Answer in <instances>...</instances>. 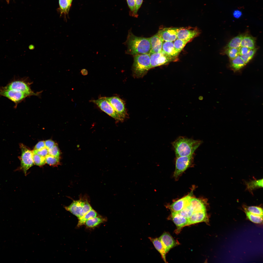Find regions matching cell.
Masks as SVG:
<instances>
[{
	"label": "cell",
	"mask_w": 263,
	"mask_h": 263,
	"mask_svg": "<svg viewBox=\"0 0 263 263\" xmlns=\"http://www.w3.org/2000/svg\"><path fill=\"white\" fill-rule=\"evenodd\" d=\"M126 44V53L133 56L137 55L149 54L151 46L149 38L137 36L129 31Z\"/></svg>",
	"instance_id": "cell-1"
},
{
	"label": "cell",
	"mask_w": 263,
	"mask_h": 263,
	"mask_svg": "<svg viewBox=\"0 0 263 263\" xmlns=\"http://www.w3.org/2000/svg\"><path fill=\"white\" fill-rule=\"evenodd\" d=\"M202 143L183 136L178 138L172 143L176 157L188 156L194 154L195 150Z\"/></svg>",
	"instance_id": "cell-2"
},
{
	"label": "cell",
	"mask_w": 263,
	"mask_h": 263,
	"mask_svg": "<svg viewBox=\"0 0 263 263\" xmlns=\"http://www.w3.org/2000/svg\"><path fill=\"white\" fill-rule=\"evenodd\" d=\"M133 56L132 68L133 75L137 78L142 77L151 68L150 54H140Z\"/></svg>",
	"instance_id": "cell-3"
},
{
	"label": "cell",
	"mask_w": 263,
	"mask_h": 263,
	"mask_svg": "<svg viewBox=\"0 0 263 263\" xmlns=\"http://www.w3.org/2000/svg\"><path fill=\"white\" fill-rule=\"evenodd\" d=\"M21 152L20 157L21 165L20 168L26 175L28 169L33 165V153L31 151L22 143L19 144Z\"/></svg>",
	"instance_id": "cell-4"
},
{
	"label": "cell",
	"mask_w": 263,
	"mask_h": 263,
	"mask_svg": "<svg viewBox=\"0 0 263 263\" xmlns=\"http://www.w3.org/2000/svg\"><path fill=\"white\" fill-rule=\"evenodd\" d=\"M30 84L24 79H16L9 83L4 87L6 88L15 89L21 91L28 96L37 95L38 94L33 92L30 87Z\"/></svg>",
	"instance_id": "cell-5"
},
{
	"label": "cell",
	"mask_w": 263,
	"mask_h": 263,
	"mask_svg": "<svg viewBox=\"0 0 263 263\" xmlns=\"http://www.w3.org/2000/svg\"><path fill=\"white\" fill-rule=\"evenodd\" d=\"M0 96L5 97L13 102L14 107L28 96L23 92L18 90L6 88L4 87H0Z\"/></svg>",
	"instance_id": "cell-6"
},
{
	"label": "cell",
	"mask_w": 263,
	"mask_h": 263,
	"mask_svg": "<svg viewBox=\"0 0 263 263\" xmlns=\"http://www.w3.org/2000/svg\"><path fill=\"white\" fill-rule=\"evenodd\" d=\"M151 68L177 60L178 57L169 56L161 51L150 53Z\"/></svg>",
	"instance_id": "cell-7"
},
{
	"label": "cell",
	"mask_w": 263,
	"mask_h": 263,
	"mask_svg": "<svg viewBox=\"0 0 263 263\" xmlns=\"http://www.w3.org/2000/svg\"><path fill=\"white\" fill-rule=\"evenodd\" d=\"M91 101L96 104L102 111L114 118L117 122L123 121L110 104L103 97Z\"/></svg>",
	"instance_id": "cell-8"
},
{
	"label": "cell",
	"mask_w": 263,
	"mask_h": 263,
	"mask_svg": "<svg viewBox=\"0 0 263 263\" xmlns=\"http://www.w3.org/2000/svg\"><path fill=\"white\" fill-rule=\"evenodd\" d=\"M103 97L110 104L115 111L123 121L128 115L123 101L117 96Z\"/></svg>",
	"instance_id": "cell-9"
},
{
	"label": "cell",
	"mask_w": 263,
	"mask_h": 263,
	"mask_svg": "<svg viewBox=\"0 0 263 263\" xmlns=\"http://www.w3.org/2000/svg\"><path fill=\"white\" fill-rule=\"evenodd\" d=\"M194 155L176 157L174 177L177 178L191 166L194 160Z\"/></svg>",
	"instance_id": "cell-10"
},
{
	"label": "cell",
	"mask_w": 263,
	"mask_h": 263,
	"mask_svg": "<svg viewBox=\"0 0 263 263\" xmlns=\"http://www.w3.org/2000/svg\"><path fill=\"white\" fill-rule=\"evenodd\" d=\"M199 33V30L197 28L191 27L179 28L177 34V38L189 42L197 36Z\"/></svg>",
	"instance_id": "cell-11"
},
{
	"label": "cell",
	"mask_w": 263,
	"mask_h": 263,
	"mask_svg": "<svg viewBox=\"0 0 263 263\" xmlns=\"http://www.w3.org/2000/svg\"><path fill=\"white\" fill-rule=\"evenodd\" d=\"M179 28H165L160 29L158 33L164 41L173 42L177 38Z\"/></svg>",
	"instance_id": "cell-12"
},
{
	"label": "cell",
	"mask_w": 263,
	"mask_h": 263,
	"mask_svg": "<svg viewBox=\"0 0 263 263\" xmlns=\"http://www.w3.org/2000/svg\"><path fill=\"white\" fill-rule=\"evenodd\" d=\"M159 238L167 253L171 249L179 244L178 242L175 240L167 232L164 233Z\"/></svg>",
	"instance_id": "cell-13"
},
{
	"label": "cell",
	"mask_w": 263,
	"mask_h": 263,
	"mask_svg": "<svg viewBox=\"0 0 263 263\" xmlns=\"http://www.w3.org/2000/svg\"><path fill=\"white\" fill-rule=\"evenodd\" d=\"M191 193L187 196L176 201L167 206L171 212H178L187 206L189 205V201L191 198Z\"/></svg>",
	"instance_id": "cell-14"
},
{
	"label": "cell",
	"mask_w": 263,
	"mask_h": 263,
	"mask_svg": "<svg viewBox=\"0 0 263 263\" xmlns=\"http://www.w3.org/2000/svg\"><path fill=\"white\" fill-rule=\"evenodd\" d=\"M201 222L207 223L208 218L206 211L194 212L191 217L188 219L187 226Z\"/></svg>",
	"instance_id": "cell-15"
},
{
	"label": "cell",
	"mask_w": 263,
	"mask_h": 263,
	"mask_svg": "<svg viewBox=\"0 0 263 263\" xmlns=\"http://www.w3.org/2000/svg\"><path fill=\"white\" fill-rule=\"evenodd\" d=\"M171 219L176 226V233H178L184 227L187 226L188 219L181 215L178 212H171Z\"/></svg>",
	"instance_id": "cell-16"
},
{
	"label": "cell",
	"mask_w": 263,
	"mask_h": 263,
	"mask_svg": "<svg viewBox=\"0 0 263 263\" xmlns=\"http://www.w3.org/2000/svg\"><path fill=\"white\" fill-rule=\"evenodd\" d=\"M149 39L151 46L150 53H157L161 52L164 41L159 34L157 33L150 38Z\"/></svg>",
	"instance_id": "cell-17"
},
{
	"label": "cell",
	"mask_w": 263,
	"mask_h": 263,
	"mask_svg": "<svg viewBox=\"0 0 263 263\" xmlns=\"http://www.w3.org/2000/svg\"><path fill=\"white\" fill-rule=\"evenodd\" d=\"M85 201L82 199L74 200L69 206L65 207H64L66 210L69 211L78 218Z\"/></svg>",
	"instance_id": "cell-18"
},
{
	"label": "cell",
	"mask_w": 263,
	"mask_h": 263,
	"mask_svg": "<svg viewBox=\"0 0 263 263\" xmlns=\"http://www.w3.org/2000/svg\"><path fill=\"white\" fill-rule=\"evenodd\" d=\"M161 51L169 56L174 57H178L179 54L175 49L173 42L164 41Z\"/></svg>",
	"instance_id": "cell-19"
},
{
	"label": "cell",
	"mask_w": 263,
	"mask_h": 263,
	"mask_svg": "<svg viewBox=\"0 0 263 263\" xmlns=\"http://www.w3.org/2000/svg\"><path fill=\"white\" fill-rule=\"evenodd\" d=\"M189 205L193 212L206 211L205 204L199 199L191 197L190 200Z\"/></svg>",
	"instance_id": "cell-20"
},
{
	"label": "cell",
	"mask_w": 263,
	"mask_h": 263,
	"mask_svg": "<svg viewBox=\"0 0 263 263\" xmlns=\"http://www.w3.org/2000/svg\"><path fill=\"white\" fill-rule=\"evenodd\" d=\"M149 238L152 242L155 248L161 254L164 261L167 263L166 259L167 253L159 238H153L149 237Z\"/></svg>",
	"instance_id": "cell-21"
},
{
	"label": "cell",
	"mask_w": 263,
	"mask_h": 263,
	"mask_svg": "<svg viewBox=\"0 0 263 263\" xmlns=\"http://www.w3.org/2000/svg\"><path fill=\"white\" fill-rule=\"evenodd\" d=\"M246 65L240 55L235 58L231 60L230 67L233 70L235 71L240 70Z\"/></svg>",
	"instance_id": "cell-22"
},
{
	"label": "cell",
	"mask_w": 263,
	"mask_h": 263,
	"mask_svg": "<svg viewBox=\"0 0 263 263\" xmlns=\"http://www.w3.org/2000/svg\"><path fill=\"white\" fill-rule=\"evenodd\" d=\"M106 220L105 218L101 216H97L87 220L85 222V225L89 228H93Z\"/></svg>",
	"instance_id": "cell-23"
},
{
	"label": "cell",
	"mask_w": 263,
	"mask_h": 263,
	"mask_svg": "<svg viewBox=\"0 0 263 263\" xmlns=\"http://www.w3.org/2000/svg\"><path fill=\"white\" fill-rule=\"evenodd\" d=\"M246 35L241 34L234 38L228 43L226 46L227 48H234L239 49L241 47L242 41L243 38Z\"/></svg>",
	"instance_id": "cell-24"
},
{
	"label": "cell",
	"mask_w": 263,
	"mask_h": 263,
	"mask_svg": "<svg viewBox=\"0 0 263 263\" xmlns=\"http://www.w3.org/2000/svg\"><path fill=\"white\" fill-rule=\"evenodd\" d=\"M255 39L253 37L246 35L243 38L241 47H247L250 49L255 48Z\"/></svg>",
	"instance_id": "cell-25"
},
{
	"label": "cell",
	"mask_w": 263,
	"mask_h": 263,
	"mask_svg": "<svg viewBox=\"0 0 263 263\" xmlns=\"http://www.w3.org/2000/svg\"><path fill=\"white\" fill-rule=\"evenodd\" d=\"M97 213L93 209H91L82 217L78 219V227L80 226L85 224V222L90 219L98 216Z\"/></svg>",
	"instance_id": "cell-26"
},
{
	"label": "cell",
	"mask_w": 263,
	"mask_h": 263,
	"mask_svg": "<svg viewBox=\"0 0 263 263\" xmlns=\"http://www.w3.org/2000/svg\"><path fill=\"white\" fill-rule=\"evenodd\" d=\"M59 4L61 14L68 13L71 3L68 0H59Z\"/></svg>",
	"instance_id": "cell-27"
},
{
	"label": "cell",
	"mask_w": 263,
	"mask_h": 263,
	"mask_svg": "<svg viewBox=\"0 0 263 263\" xmlns=\"http://www.w3.org/2000/svg\"><path fill=\"white\" fill-rule=\"evenodd\" d=\"M244 210L253 214L263 216V209L260 207L255 206H247L244 205Z\"/></svg>",
	"instance_id": "cell-28"
},
{
	"label": "cell",
	"mask_w": 263,
	"mask_h": 263,
	"mask_svg": "<svg viewBox=\"0 0 263 263\" xmlns=\"http://www.w3.org/2000/svg\"><path fill=\"white\" fill-rule=\"evenodd\" d=\"M244 211L247 218L252 222L256 224L262 223L263 216L253 214L246 211Z\"/></svg>",
	"instance_id": "cell-29"
},
{
	"label": "cell",
	"mask_w": 263,
	"mask_h": 263,
	"mask_svg": "<svg viewBox=\"0 0 263 263\" xmlns=\"http://www.w3.org/2000/svg\"><path fill=\"white\" fill-rule=\"evenodd\" d=\"M46 163L52 166L58 165L60 163L59 157L47 154L45 157Z\"/></svg>",
	"instance_id": "cell-30"
},
{
	"label": "cell",
	"mask_w": 263,
	"mask_h": 263,
	"mask_svg": "<svg viewBox=\"0 0 263 263\" xmlns=\"http://www.w3.org/2000/svg\"><path fill=\"white\" fill-rule=\"evenodd\" d=\"M188 42L187 41L177 38L176 39L173 43L174 48L176 51L179 54Z\"/></svg>",
	"instance_id": "cell-31"
},
{
	"label": "cell",
	"mask_w": 263,
	"mask_h": 263,
	"mask_svg": "<svg viewBox=\"0 0 263 263\" xmlns=\"http://www.w3.org/2000/svg\"><path fill=\"white\" fill-rule=\"evenodd\" d=\"M257 50V49L255 48L254 49H251L247 53L241 56L242 59L246 64L252 59L256 52Z\"/></svg>",
	"instance_id": "cell-32"
},
{
	"label": "cell",
	"mask_w": 263,
	"mask_h": 263,
	"mask_svg": "<svg viewBox=\"0 0 263 263\" xmlns=\"http://www.w3.org/2000/svg\"><path fill=\"white\" fill-rule=\"evenodd\" d=\"M247 188L251 190L258 188L263 187V179L252 181L247 183Z\"/></svg>",
	"instance_id": "cell-33"
},
{
	"label": "cell",
	"mask_w": 263,
	"mask_h": 263,
	"mask_svg": "<svg viewBox=\"0 0 263 263\" xmlns=\"http://www.w3.org/2000/svg\"><path fill=\"white\" fill-rule=\"evenodd\" d=\"M226 54L231 60H232L239 55V49L234 48H227L225 51Z\"/></svg>",
	"instance_id": "cell-34"
},
{
	"label": "cell",
	"mask_w": 263,
	"mask_h": 263,
	"mask_svg": "<svg viewBox=\"0 0 263 263\" xmlns=\"http://www.w3.org/2000/svg\"><path fill=\"white\" fill-rule=\"evenodd\" d=\"M33 159L34 164L38 166H42L46 163L45 157L37 154L33 153Z\"/></svg>",
	"instance_id": "cell-35"
},
{
	"label": "cell",
	"mask_w": 263,
	"mask_h": 263,
	"mask_svg": "<svg viewBox=\"0 0 263 263\" xmlns=\"http://www.w3.org/2000/svg\"><path fill=\"white\" fill-rule=\"evenodd\" d=\"M178 212L182 216L188 219L191 217L193 213L189 205Z\"/></svg>",
	"instance_id": "cell-36"
},
{
	"label": "cell",
	"mask_w": 263,
	"mask_h": 263,
	"mask_svg": "<svg viewBox=\"0 0 263 263\" xmlns=\"http://www.w3.org/2000/svg\"><path fill=\"white\" fill-rule=\"evenodd\" d=\"M92 209L91 206L87 201H86L80 212L79 216L78 218V219L82 217Z\"/></svg>",
	"instance_id": "cell-37"
},
{
	"label": "cell",
	"mask_w": 263,
	"mask_h": 263,
	"mask_svg": "<svg viewBox=\"0 0 263 263\" xmlns=\"http://www.w3.org/2000/svg\"><path fill=\"white\" fill-rule=\"evenodd\" d=\"M60 154L59 149L56 144L51 149L48 150V154L59 157Z\"/></svg>",
	"instance_id": "cell-38"
},
{
	"label": "cell",
	"mask_w": 263,
	"mask_h": 263,
	"mask_svg": "<svg viewBox=\"0 0 263 263\" xmlns=\"http://www.w3.org/2000/svg\"><path fill=\"white\" fill-rule=\"evenodd\" d=\"M34 154H36L40 156L45 157L48 154V150L46 147L39 150H32Z\"/></svg>",
	"instance_id": "cell-39"
},
{
	"label": "cell",
	"mask_w": 263,
	"mask_h": 263,
	"mask_svg": "<svg viewBox=\"0 0 263 263\" xmlns=\"http://www.w3.org/2000/svg\"><path fill=\"white\" fill-rule=\"evenodd\" d=\"M143 0H135V6L133 12V16L137 17V12L142 3Z\"/></svg>",
	"instance_id": "cell-40"
},
{
	"label": "cell",
	"mask_w": 263,
	"mask_h": 263,
	"mask_svg": "<svg viewBox=\"0 0 263 263\" xmlns=\"http://www.w3.org/2000/svg\"><path fill=\"white\" fill-rule=\"evenodd\" d=\"M45 142V147L48 150L51 149L56 145L55 142L51 140H47Z\"/></svg>",
	"instance_id": "cell-41"
},
{
	"label": "cell",
	"mask_w": 263,
	"mask_h": 263,
	"mask_svg": "<svg viewBox=\"0 0 263 263\" xmlns=\"http://www.w3.org/2000/svg\"><path fill=\"white\" fill-rule=\"evenodd\" d=\"M251 49L245 47H241L239 49V55L242 56L247 53Z\"/></svg>",
	"instance_id": "cell-42"
},
{
	"label": "cell",
	"mask_w": 263,
	"mask_h": 263,
	"mask_svg": "<svg viewBox=\"0 0 263 263\" xmlns=\"http://www.w3.org/2000/svg\"><path fill=\"white\" fill-rule=\"evenodd\" d=\"M127 1L131 11L133 12L135 6V0H127Z\"/></svg>",
	"instance_id": "cell-43"
},
{
	"label": "cell",
	"mask_w": 263,
	"mask_h": 263,
	"mask_svg": "<svg viewBox=\"0 0 263 263\" xmlns=\"http://www.w3.org/2000/svg\"><path fill=\"white\" fill-rule=\"evenodd\" d=\"M46 147L45 141H40L35 146L34 148V150H39L42 149Z\"/></svg>",
	"instance_id": "cell-44"
},
{
	"label": "cell",
	"mask_w": 263,
	"mask_h": 263,
	"mask_svg": "<svg viewBox=\"0 0 263 263\" xmlns=\"http://www.w3.org/2000/svg\"><path fill=\"white\" fill-rule=\"evenodd\" d=\"M233 14V16L235 17L238 18L241 17L242 13L241 11L238 10H237L234 11Z\"/></svg>",
	"instance_id": "cell-45"
},
{
	"label": "cell",
	"mask_w": 263,
	"mask_h": 263,
	"mask_svg": "<svg viewBox=\"0 0 263 263\" xmlns=\"http://www.w3.org/2000/svg\"><path fill=\"white\" fill-rule=\"evenodd\" d=\"M81 73L82 74L84 75H86L88 73L87 70L85 69H82L81 71Z\"/></svg>",
	"instance_id": "cell-46"
},
{
	"label": "cell",
	"mask_w": 263,
	"mask_h": 263,
	"mask_svg": "<svg viewBox=\"0 0 263 263\" xmlns=\"http://www.w3.org/2000/svg\"><path fill=\"white\" fill-rule=\"evenodd\" d=\"M69 0V1H70V2H71V3H72V0Z\"/></svg>",
	"instance_id": "cell-47"
}]
</instances>
